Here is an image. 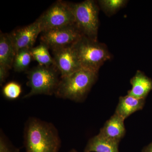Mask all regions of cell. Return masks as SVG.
I'll use <instances>...</instances> for the list:
<instances>
[{"label":"cell","instance_id":"6da1fadb","mask_svg":"<svg viewBox=\"0 0 152 152\" xmlns=\"http://www.w3.org/2000/svg\"><path fill=\"white\" fill-rule=\"evenodd\" d=\"M24 138L26 152H58L61 141L54 125L35 118L25 125Z\"/></svg>","mask_w":152,"mask_h":152},{"label":"cell","instance_id":"7a4b0ae2","mask_svg":"<svg viewBox=\"0 0 152 152\" xmlns=\"http://www.w3.org/2000/svg\"><path fill=\"white\" fill-rule=\"evenodd\" d=\"M98 72L82 68L61 77L55 94L57 97L75 102H83L98 78Z\"/></svg>","mask_w":152,"mask_h":152},{"label":"cell","instance_id":"3957f363","mask_svg":"<svg viewBox=\"0 0 152 152\" xmlns=\"http://www.w3.org/2000/svg\"><path fill=\"white\" fill-rule=\"evenodd\" d=\"M82 68L99 72L100 68L111 55L104 44L83 36L72 45Z\"/></svg>","mask_w":152,"mask_h":152},{"label":"cell","instance_id":"277c9868","mask_svg":"<svg viewBox=\"0 0 152 152\" xmlns=\"http://www.w3.org/2000/svg\"><path fill=\"white\" fill-rule=\"evenodd\" d=\"M26 73L28 79L27 85L31 90L23 98L37 95L55 94L61 79L59 77V72L56 67L39 65Z\"/></svg>","mask_w":152,"mask_h":152},{"label":"cell","instance_id":"5b68a950","mask_svg":"<svg viewBox=\"0 0 152 152\" xmlns=\"http://www.w3.org/2000/svg\"><path fill=\"white\" fill-rule=\"evenodd\" d=\"M75 18V25L83 35L97 40L99 7L97 2L86 0L79 3H70Z\"/></svg>","mask_w":152,"mask_h":152},{"label":"cell","instance_id":"8992f818","mask_svg":"<svg viewBox=\"0 0 152 152\" xmlns=\"http://www.w3.org/2000/svg\"><path fill=\"white\" fill-rule=\"evenodd\" d=\"M42 32L48 30L75 24L70 3L57 1L37 19Z\"/></svg>","mask_w":152,"mask_h":152},{"label":"cell","instance_id":"52a82bcc","mask_svg":"<svg viewBox=\"0 0 152 152\" xmlns=\"http://www.w3.org/2000/svg\"><path fill=\"white\" fill-rule=\"evenodd\" d=\"M42 33L41 42L51 50L73 45L83 36L75 24L48 30Z\"/></svg>","mask_w":152,"mask_h":152},{"label":"cell","instance_id":"ba28073f","mask_svg":"<svg viewBox=\"0 0 152 152\" xmlns=\"http://www.w3.org/2000/svg\"><path fill=\"white\" fill-rule=\"evenodd\" d=\"M55 66L61 77H66L81 69L72 45L57 48L51 50Z\"/></svg>","mask_w":152,"mask_h":152},{"label":"cell","instance_id":"9c48e42d","mask_svg":"<svg viewBox=\"0 0 152 152\" xmlns=\"http://www.w3.org/2000/svg\"><path fill=\"white\" fill-rule=\"evenodd\" d=\"M40 33H42L40 25L37 20L32 23L9 34L15 53L20 49L33 48Z\"/></svg>","mask_w":152,"mask_h":152},{"label":"cell","instance_id":"30bf717a","mask_svg":"<svg viewBox=\"0 0 152 152\" xmlns=\"http://www.w3.org/2000/svg\"><path fill=\"white\" fill-rule=\"evenodd\" d=\"M124 121L116 114L114 113L101 128L99 134L120 142L126 134Z\"/></svg>","mask_w":152,"mask_h":152},{"label":"cell","instance_id":"8fae6325","mask_svg":"<svg viewBox=\"0 0 152 152\" xmlns=\"http://www.w3.org/2000/svg\"><path fill=\"white\" fill-rule=\"evenodd\" d=\"M132 88L128 91V95L140 99H145L152 90V80L140 70L131 79Z\"/></svg>","mask_w":152,"mask_h":152},{"label":"cell","instance_id":"7c38bea8","mask_svg":"<svg viewBox=\"0 0 152 152\" xmlns=\"http://www.w3.org/2000/svg\"><path fill=\"white\" fill-rule=\"evenodd\" d=\"M145 100L128 94L121 96L115 113L125 120L134 113L142 110L145 105Z\"/></svg>","mask_w":152,"mask_h":152},{"label":"cell","instance_id":"4fadbf2b","mask_svg":"<svg viewBox=\"0 0 152 152\" xmlns=\"http://www.w3.org/2000/svg\"><path fill=\"white\" fill-rule=\"evenodd\" d=\"M119 144L99 134L90 139L84 152H119Z\"/></svg>","mask_w":152,"mask_h":152},{"label":"cell","instance_id":"5bb4252c","mask_svg":"<svg viewBox=\"0 0 152 152\" xmlns=\"http://www.w3.org/2000/svg\"><path fill=\"white\" fill-rule=\"evenodd\" d=\"M16 53L9 34L1 32L0 34V66L10 70L13 65Z\"/></svg>","mask_w":152,"mask_h":152},{"label":"cell","instance_id":"9a60e30c","mask_svg":"<svg viewBox=\"0 0 152 152\" xmlns=\"http://www.w3.org/2000/svg\"><path fill=\"white\" fill-rule=\"evenodd\" d=\"M49 49L46 45L41 42L38 46L33 47L31 49L33 59L37 61L39 65L56 67L53 58L49 53Z\"/></svg>","mask_w":152,"mask_h":152},{"label":"cell","instance_id":"2e32d148","mask_svg":"<svg viewBox=\"0 0 152 152\" xmlns=\"http://www.w3.org/2000/svg\"><path fill=\"white\" fill-rule=\"evenodd\" d=\"M32 59L31 49L24 48L19 50L16 53L14 59L13 65L14 70L19 72L26 70Z\"/></svg>","mask_w":152,"mask_h":152},{"label":"cell","instance_id":"e0dca14e","mask_svg":"<svg viewBox=\"0 0 152 152\" xmlns=\"http://www.w3.org/2000/svg\"><path fill=\"white\" fill-rule=\"evenodd\" d=\"M126 0H100L98 1L99 7L108 16L114 15L126 5Z\"/></svg>","mask_w":152,"mask_h":152},{"label":"cell","instance_id":"ac0fdd59","mask_svg":"<svg viewBox=\"0 0 152 152\" xmlns=\"http://www.w3.org/2000/svg\"><path fill=\"white\" fill-rule=\"evenodd\" d=\"M22 91L21 86L18 83L12 81L6 84L3 87L2 93L6 99L15 100L20 97Z\"/></svg>","mask_w":152,"mask_h":152},{"label":"cell","instance_id":"d6986e66","mask_svg":"<svg viewBox=\"0 0 152 152\" xmlns=\"http://www.w3.org/2000/svg\"><path fill=\"white\" fill-rule=\"evenodd\" d=\"M0 152H19V150L12 146L6 139L5 136L1 133L0 137Z\"/></svg>","mask_w":152,"mask_h":152},{"label":"cell","instance_id":"ffe728a7","mask_svg":"<svg viewBox=\"0 0 152 152\" xmlns=\"http://www.w3.org/2000/svg\"><path fill=\"white\" fill-rule=\"evenodd\" d=\"M9 70L4 67L0 66V84L2 86L8 75Z\"/></svg>","mask_w":152,"mask_h":152},{"label":"cell","instance_id":"44dd1931","mask_svg":"<svg viewBox=\"0 0 152 152\" xmlns=\"http://www.w3.org/2000/svg\"><path fill=\"white\" fill-rule=\"evenodd\" d=\"M142 152H152V142L148 145L145 147Z\"/></svg>","mask_w":152,"mask_h":152},{"label":"cell","instance_id":"7402d4cb","mask_svg":"<svg viewBox=\"0 0 152 152\" xmlns=\"http://www.w3.org/2000/svg\"><path fill=\"white\" fill-rule=\"evenodd\" d=\"M70 152H77V151H76L75 150H72V151H71Z\"/></svg>","mask_w":152,"mask_h":152}]
</instances>
